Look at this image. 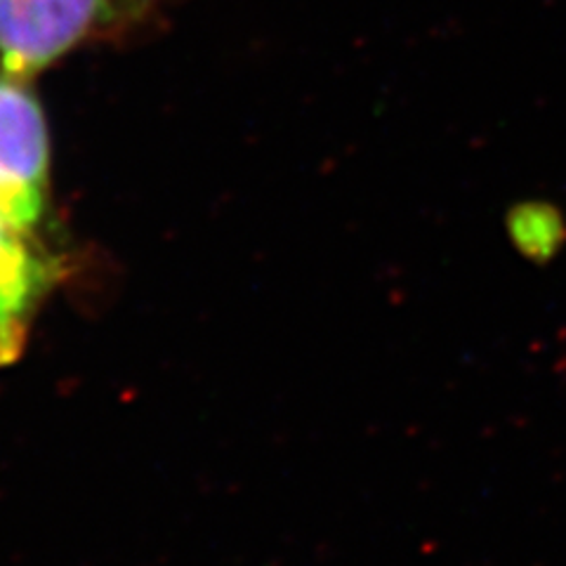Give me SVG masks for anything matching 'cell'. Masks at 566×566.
<instances>
[{
  "mask_svg": "<svg viewBox=\"0 0 566 566\" xmlns=\"http://www.w3.org/2000/svg\"><path fill=\"white\" fill-rule=\"evenodd\" d=\"M50 130L27 78L0 69V218L43 239L50 218Z\"/></svg>",
  "mask_w": 566,
  "mask_h": 566,
  "instance_id": "6da1fadb",
  "label": "cell"
},
{
  "mask_svg": "<svg viewBox=\"0 0 566 566\" xmlns=\"http://www.w3.org/2000/svg\"><path fill=\"white\" fill-rule=\"evenodd\" d=\"M109 17V0H0V69L29 81Z\"/></svg>",
  "mask_w": 566,
  "mask_h": 566,
  "instance_id": "7a4b0ae2",
  "label": "cell"
},
{
  "mask_svg": "<svg viewBox=\"0 0 566 566\" xmlns=\"http://www.w3.org/2000/svg\"><path fill=\"white\" fill-rule=\"evenodd\" d=\"M60 281V260L43 239L0 218V368L22 359L45 300Z\"/></svg>",
  "mask_w": 566,
  "mask_h": 566,
  "instance_id": "3957f363",
  "label": "cell"
},
{
  "mask_svg": "<svg viewBox=\"0 0 566 566\" xmlns=\"http://www.w3.org/2000/svg\"><path fill=\"white\" fill-rule=\"evenodd\" d=\"M510 243L534 264L555 260L566 245V216L551 201L528 199L515 203L505 216Z\"/></svg>",
  "mask_w": 566,
  "mask_h": 566,
  "instance_id": "277c9868",
  "label": "cell"
}]
</instances>
